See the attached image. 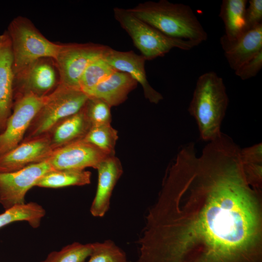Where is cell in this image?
Masks as SVG:
<instances>
[{"instance_id":"1","label":"cell","mask_w":262,"mask_h":262,"mask_svg":"<svg viewBox=\"0 0 262 262\" xmlns=\"http://www.w3.org/2000/svg\"><path fill=\"white\" fill-rule=\"evenodd\" d=\"M222 136L179 151L148 210L138 262H262V193Z\"/></svg>"},{"instance_id":"2","label":"cell","mask_w":262,"mask_h":262,"mask_svg":"<svg viewBox=\"0 0 262 262\" xmlns=\"http://www.w3.org/2000/svg\"><path fill=\"white\" fill-rule=\"evenodd\" d=\"M128 9L168 36L189 40L197 45L207 39L206 32L189 5L160 0L140 3Z\"/></svg>"},{"instance_id":"3","label":"cell","mask_w":262,"mask_h":262,"mask_svg":"<svg viewBox=\"0 0 262 262\" xmlns=\"http://www.w3.org/2000/svg\"><path fill=\"white\" fill-rule=\"evenodd\" d=\"M229 102L221 77L214 71L198 77L188 110L196 120L201 140L209 142L221 135Z\"/></svg>"},{"instance_id":"4","label":"cell","mask_w":262,"mask_h":262,"mask_svg":"<svg viewBox=\"0 0 262 262\" xmlns=\"http://www.w3.org/2000/svg\"><path fill=\"white\" fill-rule=\"evenodd\" d=\"M114 15L146 60L164 56L173 48L188 50L198 46L192 41L168 36L136 17L128 9L115 7Z\"/></svg>"},{"instance_id":"5","label":"cell","mask_w":262,"mask_h":262,"mask_svg":"<svg viewBox=\"0 0 262 262\" xmlns=\"http://www.w3.org/2000/svg\"><path fill=\"white\" fill-rule=\"evenodd\" d=\"M9 36L14 76L41 58H55L61 44L46 38L28 18L18 16L10 23Z\"/></svg>"},{"instance_id":"6","label":"cell","mask_w":262,"mask_h":262,"mask_svg":"<svg viewBox=\"0 0 262 262\" xmlns=\"http://www.w3.org/2000/svg\"><path fill=\"white\" fill-rule=\"evenodd\" d=\"M88 98L81 90L59 83L47 96L26 133L25 139L49 133L61 121L80 111Z\"/></svg>"},{"instance_id":"7","label":"cell","mask_w":262,"mask_h":262,"mask_svg":"<svg viewBox=\"0 0 262 262\" xmlns=\"http://www.w3.org/2000/svg\"><path fill=\"white\" fill-rule=\"evenodd\" d=\"M109 47L93 43L61 44L54 59L59 74V83L80 89V80L87 66L103 56Z\"/></svg>"},{"instance_id":"8","label":"cell","mask_w":262,"mask_h":262,"mask_svg":"<svg viewBox=\"0 0 262 262\" xmlns=\"http://www.w3.org/2000/svg\"><path fill=\"white\" fill-rule=\"evenodd\" d=\"M47 96L39 97L29 93L14 97L13 111L4 131L0 134V156L22 141L32 122L44 104Z\"/></svg>"},{"instance_id":"9","label":"cell","mask_w":262,"mask_h":262,"mask_svg":"<svg viewBox=\"0 0 262 262\" xmlns=\"http://www.w3.org/2000/svg\"><path fill=\"white\" fill-rule=\"evenodd\" d=\"M53 170L48 160L14 172L0 173V203L5 210L25 204L27 192Z\"/></svg>"},{"instance_id":"10","label":"cell","mask_w":262,"mask_h":262,"mask_svg":"<svg viewBox=\"0 0 262 262\" xmlns=\"http://www.w3.org/2000/svg\"><path fill=\"white\" fill-rule=\"evenodd\" d=\"M59 83V74L54 60L50 58H41L15 75L14 96L31 93L45 97Z\"/></svg>"},{"instance_id":"11","label":"cell","mask_w":262,"mask_h":262,"mask_svg":"<svg viewBox=\"0 0 262 262\" xmlns=\"http://www.w3.org/2000/svg\"><path fill=\"white\" fill-rule=\"evenodd\" d=\"M110 155L82 139L53 151L47 159L53 170L97 169Z\"/></svg>"},{"instance_id":"12","label":"cell","mask_w":262,"mask_h":262,"mask_svg":"<svg viewBox=\"0 0 262 262\" xmlns=\"http://www.w3.org/2000/svg\"><path fill=\"white\" fill-rule=\"evenodd\" d=\"M53 151L49 133L24 139L14 148L0 156V173L14 172L43 162Z\"/></svg>"},{"instance_id":"13","label":"cell","mask_w":262,"mask_h":262,"mask_svg":"<svg viewBox=\"0 0 262 262\" xmlns=\"http://www.w3.org/2000/svg\"><path fill=\"white\" fill-rule=\"evenodd\" d=\"M103 59L115 69L125 72L143 87L144 95L150 102L157 104L163 99L162 95L149 84L145 69L146 61L142 55L133 51H121L109 47Z\"/></svg>"},{"instance_id":"14","label":"cell","mask_w":262,"mask_h":262,"mask_svg":"<svg viewBox=\"0 0 262 262\" xmlns=\"http://www.w3.org/2000/svg\"><path fill=\"white\" fill-rule=\"evenodd\" d=\"M97 169L98 186L90 211L93 216L102 217L109 209L113 191L123 173V168L119 159L113 155L103 160Z\"/></svg>"},{"instance_id":"15","label":"cell","mask_w":262,"mask_h":262,"mask_svg":"<svg viewBox=\"0 0 262 262\" xmlns=\"http://www.w3.org/2000/svg\"><path fill=\"white\" fill-rule=\"evenodd\" d=\"M220 42L229 66L235 71L262 50V24L245 31L233 40L222 36Z\"/></svg>"},{"instance_id":"16","label":"cell","mask_w":262,"mask_h":262,"mask_svg":"<svg viewBox=\"0 0 262 262\" xmlns=\"http://www.w3.org/2000/svg\"><path fill=\"white\" fill-rule=\"evenodd\" d=\"M13 59L7 32L0 49V134L5 130L14 104Z\"/></svg>"},{"instance_id":"17","label":"cell","mask_w":262,"mask_h":262,"mask_svg":"<svg viewBox=\"0 0 262 262\" xmlns=\"http://www.w3.org/2000/svg\"><path fill=\"white\" fill-rule=\"evenodd\" d=\"M138 82L127 73L115 71L86 93L88 98L102 99L111 107L124 102Z\"/></svg>"},{"instance_id":"18","label":"cell","mask_w":262,"mask_h":262,"mask_svg":"<svg viewBox=\"0 0 262 262\" xmlns=\"http://www.w3.org/2000/svg\"><path fill=\"white\" fill-rule=\"evenodd\" d=\"M91 127L83 108L64 119L48 133L53 150L83 139Z\"/></svg>"},{"instance_id":"19","label":"cell","mask_w":262,"mask_h":262,"mask_svg":"<svg viewBox=\"0 0 262 262\" xmlns=\"http://www.w3.org/2000/svg\"><path fill=\"white\" fill-rule=\"evenodd\" d=\"M246 0H223L219 16L222 20L225 33L223 35L229 41L238 37L245 31V13Z\"/></svg>"},{"instance_id":"20","label":"cell","mask_w":262,"mask_h":262,"mask_svg":"<svg viewBox=\"0 0 262 262\" xmlns=\"http://www.w3.org/2000/svg\"><path fill=\"white\" fill-rule=\"evenodd\" d=\"M91 177V172L85 170H53L42 177L35 186L56 188L83 186L90 183Z\"/></svg>"},{"instance_id":"21","label":"cell","mask_w":262,"mask_h":262,"mask_svg":"<svg viewBox=\"0 0 262 262\" xmlns=\"http://www.w3.org/2000/svg\"><path fill=\"white\" fill-rule=\"evenodd\" d=\"M240 158L245 176L255 189H262V143L241 148Z\"/></svg>"},{"instance_id":"22","label":"cell","mask_w":262,"mask_h":262,"mask_svg":"<svg viewBox=\"0 0 262 262\" xmlns=\"http://www.w3.org/2000/svg\"><path fill=\"white\" fill-rule=\"evenodd\" d=\"M46 214L45 209L37 203L31 202L15 206L0 214V228L16 221H26L33 228L38 227Z\"/></svg>"},{"instance_id":"23","label":"cell","mask_w":262,"mask_h":262,"mask_svg":"<svg viewBox=\"0 0 262 262\" xmlns=\"http://www.w3.org/2000/svg\"><path fill=\"white\" fill-rule=\"evenodd\" d=\"M116 71L103 58L93 60L87 66L80 80V89L86 94L100 82Z\"/></svg>"},{"instance_id":"24","label":"cell","mask_w":262,"mask_h":262,"mask_svg":"<svg viewBox=\"0 0 262 262\" xmlns=\"http://www.w3.org/2000/svg\"><path fill=\"white\" fill-rule=\"evenodd\" d=\"M117 131L111 124L92 126L82 139L110 155H115Z\"/></svg>"},{"instance_id":"25","label":"cell","mask_w":262,"mask_h":262,"mask_svg":"<svg viewBox=\"0 0 262 262\" xmlns=\"http://www.w3.org/2000/svg\"><path fill=\"white\" fill-rule=\"evenodd\" d=\"M93 246V243L82 244L75 242L60 251L51 252L41 262H83L90 257Z\"/></svg>"},{"instance_id":"26","label":"cell","mask_w":262,"mask_h":262,"mask_svg":"<svg viewBox=\"0 0 262 262\" xmlns=\"http://www.w3.org/2000/svg\"><path fill=\"white\" fill-rule=\"evenodd\" d=\"M93 245L88 262H127L125 253L112 240L95 243Z\"/></svg>"},{"instance_id":"27","label":"cell","mask_w":262,"mask_h":262,"mask_svg":"<svg viewBox=\"0 0 262 262\" xmlns=\"http://www.w3.org/2000/svg\"><path fill=\"white\" fill-rule=\"evenodd\" d=\"M111 107L101 99L88 98L83 108L85 115L92 126L111 124Z\"/></svg>"},{"instance_id":"28","label":"cell","mask_w":262,"mask_h":262,"mask_svg":"<svg viewBox=\"0 0 262 262\" xmlns=\"http://www.w3.org/2000/svg\"><path fill=\"white\" fill-rule=\"evenodd\" d=\"M246 31L262 24V0H250L245 13Z\"/></svg>"},{"instance_id":"29","label":"cell","mask_w":262,"mask_h":262,"mask_svg":"<svg viewBox=\"0 0 262 262\" xmlns=\"http://www.w3.org/2000/svg\"><path fill=\"white\" fill-rule=\"evenodd\" d=\"M262 68V50L235 71L236 76L243 80L256 76Z\"/></svg>"},{"instance_id":"30","label":"cell","mask_w":262,"mask_h":262,"mask_svg":"<svg viewBox=\"0 0 262 262\" xmlns=\"http://www.w3.org/2000/svg\"><path fill=\"white\" fill-rule=\"evenodd\" d=\"M5 37V33L0 35V49L1 47V46L3 44L4 39Z\"/></svg>"}]
</instances>
